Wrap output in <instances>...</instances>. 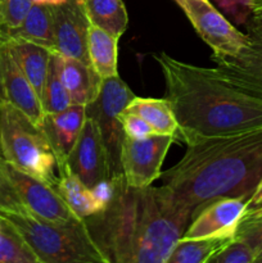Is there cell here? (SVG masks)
Returning <instances> with one entry per match:
<instances>
[{
	"instance_id": "4316f807",
	"label": "cell",
	"mask_w": 262,
	"mask_h": 263,
	"mask_svg": "<svg viewBox=\"0 0 262 263\" xmlns=\"http://www.w3.org/2000/svg\"><path fill=\"white\" fill-rule=\"evenodd\" d=\"M32 5V0H0V26L3 41L10 31L22 23Z\"/></svg>"
},
{
	"instance_id": "9a60e30c",
	"label": "cell",
	"mask_w": 262,
	"mask_h": 263,
	"mask_svg": "<svg viewBox=\"0 0 262 263\" xmlns=\"http://www.w3.org/2000/svg\"><path fill=\"white\" fill-rule=\"evenodd\" d=\"M55 59L57 69L64 89L71 98L72 104L85 105L94 102L100 92L103 79L90 64L76 58L51 51Z\"/></svg>"
},
{
	"instance_id": "f1b7e54d",
	"label": "cell",
	"mask_w": 262,
	"mask_h": 263,
	"mask_svg": "<svg viewBox=\"0 0 262 263\" xmlns=\"http://www.w3.org/2000/svg\"><path fill=\"white\" fill-rule=\"evenodd\" d=\"M257 254L248 243L234 238L228 246L221 249L210 263H254Z\"/></svg>"
},
{
	"instance_id": "5bb4252c",
	"label": "cell",
	"mask_w": 262,
	"mask_h": 263,
	"mask_svg": "<svg viewBox=\"0 0 262 263\" xmlns=\"http://www.w3.org/2000/svg\"><path fill=\"white\" fill-rule=\"evenodd\" d=\"M85 120L86 108L80 104H71L58 113H44L40 127L50 143L58 167L66 163L67 157L79 139Z\"/></svg>"
},
{
	"instance_id": "e0dca14e",
	"label": "cell",
	"mask_w": 262,
	"mask_h": 263,
	"mask_svg": "<svg viewBox=\"0 0 262 263\" xmlns=\"http://www.w3.org/2000/svg\"><path fill=\"white\" fill-rule=\"evenodd\" d=\"M58 171L57 190L80 218L91 217L104 210L105 205L97 199L92 190L71 171L67 163L58 167Z\"/></svg>"
},
{
	"instance_id": "484cf974",
	"label": "cell",
	"mask_w": 262,
	"mask_h": 263,
	"mask_svg": "<svg viewBox=\"0 0 262 263\" xmlns=\"http://www.w3.org/2000/svg\"><path fill=\"white\" fill-rule=\"evenodd\" d=\"M235 238L248 243L256 252L257 257L262 253V207L246 211L235 233Z\"/></svg>"
},
{
	"instance_id": "30bf717a",
	"label": "cell",
	"mask_w": 262,
	"mask_h": 263,
	"mask_svg": "<svg viewBox=\"0 0 262 263\" xmlns=\"http://www.w3.org/2000/svg\"><path fill=\"white\" fill-rule=\"evenodd\" d=\"M71 171L90 189L112 179L107 149L100 130L91 117H86L76 144L66 161Z\"/></svg>"
},
{
	"instance_id": "6da1fadb",
	"label": "cell",
	"mask_w": 262,
	"mask_h": 263,
	"mask_svg": "<svg viewBox=\"0 0 262 263\" xmlns=\"http://www.w3.org/2000/svg\"><path fill=\"white\" fill-rule=\"evenodd\" d=\"M84 220L108 263H167L192 213L164 185L134 187L122 175L107 207Z\"/></svg>"
},
{
	"instance_id": "cb8c5ba5",
	"label": "cell",
	"mask_w": 262,
	"mask_h": 263,
	"mask_svg": "<svg viewBox=\"0 0 262 263\" xmlns=\"http://www.w3.org/2000/svg\"><path fill=\"white\" fill-rule=\"evenodd\" d=\"M0 263H39L15 229L0 216Z\"/></svg>"
},
{
	"instance_id": "7c38bea8",
	"label": "cell",
	"mask_w": 262,
	"mask_h": 263,
	"mask_svg": "<svg viewBox=\"0 0 262 263\" xmlns=\"http://www.w3.org/2000/svg\"><path fill=\"white\" fill-rule=\"evenodd\" d=\"M248 207V198H221L202 208L188 225L182 238L235 236L238 226Z\"/></svg>"
},
{
	"instance_id": "9c48e42d",
	"label": "cell",
	"mask_w": 262,
	"mask_h": 263,
	"mask_svg": "<svg viewBox=\"0 0 262 263\" xmlns=\"http://www.w3.org/2000/svg\"><path fill=\"white\" fill-rule=\"evenodd\" d=\"M10 179L23 207L40 220L54 223H72L82 220L71 210L57 187L50 186L8 164Z\"/></svg>"
},
{
	"instance_id": "83f0119b",
	"label": "cell",
	"mask_w": 262,
	"mask_h": 263,
	"mask_svg": "<svg viewBox=\"0 0 262 263\" xmlns=\"http://www.w3.org/2000/svg\"><path fill=\"white\" fill-rule=\"evenodd\" d=\"M251 17L247 21V36L248 45L235 58L244 61H262V8L252 10Z\"/></svg>"
},
{
	"instance_id": "f546056e",
	"label": "cell",
	"mask_w": 262,
	"mask_h": 263,
	"mask_svg": "<svg viewBox=\"0 0 262 263\" xmlns=\"http://www.w3.org/2000/svg\"><path fill=\"white\" fill-rule=\"evenodd\" d=\"M0 208L12 211L26 210L10 179L8 163L0 151Z\"/></svg>"
},
{
	"instance_id": "8d00e7d4",
	"label": "cell",
	"mask_w": 262,
	"mask_h": 263,
	"mask_svg": "<svg viewBox=\"0 0 262 263\" xmlns=\"http://www.w3.org/2000/svg\"><path fill=\"white\" fill-rule=\"evenodd\" d=\"M0 41H3V39H2V26H0Z\"/></svg>"
},
{
	"instance_id": "4dcf8cb0",
	"label": "cell",
	"mask_w": 262,
	"mask_h": 263,
	"mask_svg": "<svg viewBox=\"0 0 262 263\" xmlns=\"http://www.w3.org/2000/svg\"><path fill=\"white\" fill-rule=\"evenodd\" d=\"M120 120L126 136L141 139L156 134L153 128H152V126L146 121H144L140 116L135 115V113H128L123 110L120 116Z\"/></svg>"
},
{
	"instance_id": "7a4b0ae2",
	"label": "cell",
	"mask_w": 262,
	"mask_h": 263,
	"mask_svg": "<svg viewBox=\"0 0 262 263\" xmlns=\"http://www.w3.org/2000/svg\"><path fill=\"white\" fill-rule=\"evenodd\" d=\"M166 99L171 103L184 143L262 127V98L231 82L220 69L194 66L161 51Z\"/></svg>"
},
{
	"instance_id": "8992f818",
	"label": "cell",
	"mask_w": 262,
	"mask_h": 263,
	"mask_svg": "<svg viewBox=\"0 0 262 263\" xmlns=\"http://www.w3.org/2000/svg\"><path fill=\"white\" fill-rule=\"evenodd\" d=\"M134 98L135 95L126 82L120 76H115L103 80L97 99L85 107L86 117H91L100 130L109 159L112 179L122 176L120 157L125 133L120 116Z\"/></svg>"
},
{
	"instance_id": "d6a6232c",
	"label": "cell",
	"mask_w": 262,
	"mask_h": 263,
	"mask_svg": "<svg viewBox=\"0 0 262 263\" xmlns=\"http://www.w3.org/2000/svg\"><path fill=\"white\" fill-rule=\"evenodd\" d=\"M259 204H262V179H261V181L258 182V185H257L256 189H254L253 194H252L251 198H249L247 211L252 210V208L257 207V205H259Z\"/></svg>"
},
{
	"instance_id": "8fae6325",
	"label": "cell",
	"mask_w": 262,
	"mask_h": 263,
	"mask_svg": "<svg viewBox=\"0 0 262 263\" xmlns=\"http://www.w3.org/2000/svg\"><path fill=\"white\" fill-rule=\"evenodd\" d=\"M54 17V51L90 64L87 35L91 26L85 0H66L51 5ZM91 66V64H90Z\"/></svg>"
},
{
	"instance_id": "ffe728a7",
	"label": "cell",
	"mask_w": 262,
	"mask_h": 263,
	"mask_svg": "<svg viewBox=\"0 0 262 263\" xmlns=\"http://www.w3.org/2000/svg\"><path fill=\"white\" fill-rule=\"evenodd\" d=\"M213 63L236 86L262 98V61H244L230 55L212 54Z\"/></svg>"
},
{
	"instance_id": "5b68a950",
	"label": "cell",
	"mask_w": 262,
	"mask_h": 263,
	"mask_svg": "<svg viewBox=\"0 0 262 263\" xmlns=\"http://www.w3.org/2000/svg\"><path fill=\"white\" fill-rule=\"evenodd\" d=\"M0 151L8 164L57 187V158L43 128L9 103L0 108Z\"/></svg>"
},
{
	"instance_id": "d590c367",
	"label": "cell",
	"mask_w": 262,
	"mask_h": 263,
	"mask_svg": "<svg viewBox=\"0 0 262 263\" xmlns=\"http://www.w3.org/2000/svg\"><path fill=\"white\" fill-rule=\"evenodd\" d=\"M256 263H262V253L256 258Z\"/></svg>"
},
{
	"instance_id": "ba28073f",
	"label": "cell",
	"mask_w": 262,
	"mask_h": 263,
	"mask_svg": "<svg viewBox=\"0 0 262 263\" xmlns=\"http://www.w3.org/2000/svg\"><path fill=\"white\" fill-rule=\"evenodd\" d=\"M182 9L199 37L218 55L234 57L249 40L247 33L234 27L210 0H174Z\"/></svg>"
},
{
	"instance_id": "277c9868",
	"label": "cell",
	"mask_w": 262,
	"mask_h": 263,
	"mask_svg": "<svg viewBox=\"0 0 262 263\" xmlns=\"http://www.w3.org/2000/svg\"><path fill=\"white\" fill-rule=\"evenodd\" d=\"M0 216L22 236L39 263H108L84 218L54 223L35 217L27 210L4 208H0Z\"/></svg>"
},
{
	"instance_id": "e575fe53",
	"label": "cell",
	"mask_w": 262,
	"mask_h": 263,
	"mask_svg": "<svg viewBox=\"0 0 262 263\" xmlns=\"http://www.w3.org/2000/svg\"><path fill=\"white\" fill-rule=\"evenodd\" d=\"M247 4V7L251 10L258 9V8H262V0H244Z\"/></svg>"
},
{
	"instance_id": "d6986e66",
	"label": "cell",
	"mask_w": 262,
	"mask_h": 263,
	"mask_svg": "<svg viewBox=\"0 0 262 263\" xmlns=\"http://www.w3.org/2000/svg\"><path fill=\"white\" fill-rule=\"evenodd\" d=\"M9 37L23 39L54 51V17L51 5L33 4L17 28L10 31Z\"/></svg>"
},
{
	"instance_id": "2e32d148",
	"label": "cell",
	"mask_w": 262,
	"mask_h": 263,
	"mask_svg": "<svg viewBox=\"0 0 262 263\" xmlns=\"http://www.w3.org/2000/svg\"><path fill=\"white\" fill-rule=\"evenodd\" d=\"M4 41L7 43L8 49L14 61L25 73L26 79L32 85L39 99H41L49 72L51 51L44 46L23 39L9 37Z\"/></svg>"
},
{
	"instance_id": "52a82bcc",
	"label": "cell",
	"mask_w": 262,
	"mask_h": 263,
	"mask_svg": "<svg viewBox=\"0 0 262 263\" xmlns=\"http://www.w3.org/2000/svg\"><path fill=\"white\" fill-rule=\"evenodd\" d=\"M174 141L175 135L153 134L141 139L125 135L120 159L126 184L134 187H145L159 179L162 164Z\"/></svg>"
},
{
	"instance_id": "836d02e7",
	"label": "cell",
	"mask_w": 262,
	"mask_h": 263,
	"mask_svg": "<svg viewBox=\"0 0 262 263\" xmlns=\"http://www.w3.org/2000/svg\"><path fill=\"white\" fill-rule=\"evenodd\" d=\"M64 2H66V0H32L33 4H41V5H58Z\"/></svg>"
},
{
	"instance_id": "603a6c76",
	"label": "cell",
	"mask_w": 262,
	"mask_h": 263,
	"mask_svg": "<svg viewBox=\"0 0 262 263\" xmlns=\"http://www.w3.org/2000/svg\"><path fill=\"white\" fill-rule=\"evenodd\" d=\"M235 236L215 238H181L175 246L167 263H207L230 243Z\"/></svg>"
},
{
	"instance_id": "ac0fdd59",
	"label": "cell",
	"mask_w": 262,
	"mask_h": 263,
	"mask_svg": "<svg viewBox=\"0 0 262 263\" xmlns=\"http://www.w3.org/2000/svg\"><path fill=\"white\" fill-rule=\"evenodd\" d=\"M118 40L112 33L97 26H90L87 55L91 67L103 80L118 76Z\"/></svg>"
},
{
	"instance_id": "4fadbf2b",
	"label": "cell",
	"mask_w": 262,
	"mask_h": 263,
	"mask_svg": "<svg viewBox=\"0 0 262 263\" xmlns=\"http://www.w3.org/2000/svg\"><path fill=\"white\" fill-rule=\"evenodd\" d=\"M0 84L7 103L25 113L35 125L40 126L44 117L40 99L10 54L5 41H0Z\"/></svg>"
},
{
	"instance_id": "d4e9b609",
	"label": "cell",
	"mask_w": 262,
	"mask_h": 263,
	"mask_svg": "<svg viewBox=\"0 0 262 263\" xmlns=\"http://www.w3.org/2000/svg\"><path fill=\"white\" fill-rule=\"evenodd\" d=\"M40 102L44 113L62 112V110H64L72 104L71 98H69L67 90L64 89L61 77H59L53 53H51L49 72L48 76H46L45 85H44Z\"/></svg>"
},
{
	"instance_id": "7402d4cb",
	"label": "cell",
	"mask_w": 262,
	"mask_h": 263,
	"mask_svg": "<svg viewBox=\"0 0 262 263\" xmlns=\"http://www.w3.org/2000/svg\"><path fill=\"white\" fill-rule=\"evenodd\" d=\"M87 17L92 26L120 39L128 25V14L122 0H85Z\"/></svg>"
},
{
	"instance_id": "1f68e13d",
	"label": "cell",
	"mask_w": 262,
	"mask_h": 263,
	"mask_svg": "<svg viewBox=\"0 0 262 263\" xmlns=\"http://www.w3.org/2000/svg\"><path fill=\"white\" fill-rule=\"evenodd\" d=\"M216 2H217V4L220 5L223 10H226L228 13H231V14H238V13L240 12V9L251 10L247 7L244 0H216Z\"/></svg>"
},
{
	"instance_id": "74e56055",
	"label": "cell",
	"mask_w": 262,
	"mask_h": 263,
	"mask_svg": "<svg viewBox=\"0 0 262 263\" xmlns=\"http://www.w3.org/2000/svg\"><path fill=\"white\" fill-rule=\"evenodd\" d=\"M257 207H262V204H259V205H257ZM254 208H256V207H254Z\"/></svg>"
},
{
	"instance_id": "44dd1931",
	"label": "cell",
	"mask_w": 262,
	"mask_h": 263,
	"mask_svg": "<svg viewBox=\"0 0 262 263\" xmlns=\"http://www.w3.org/2000/svg\"><path fill=\"white\" fill-rule=\"evenodd\" d=\"M125 112L140 116L152 126L156 134L176 136L179 131L176 116L172 109L171 103L167 99L135 97L128 103Z\"/></svg>"
},
{
	"instance_id": "3957f363",
	"label": "cell",
	"mask_w": 262,
	"mask_h": 263,
	"mask_svg": "<svg viewBox=\"0 0 262 263\" xmlns=\"http://www.w3.org/2000/svg\"><path fill=\"white\" fill-rule=\"evenodd\" d=\"M192 213L221 198H251L262 179V127L188 144L179 163L161 175Z\"/></svg>"
}]
</instances>
